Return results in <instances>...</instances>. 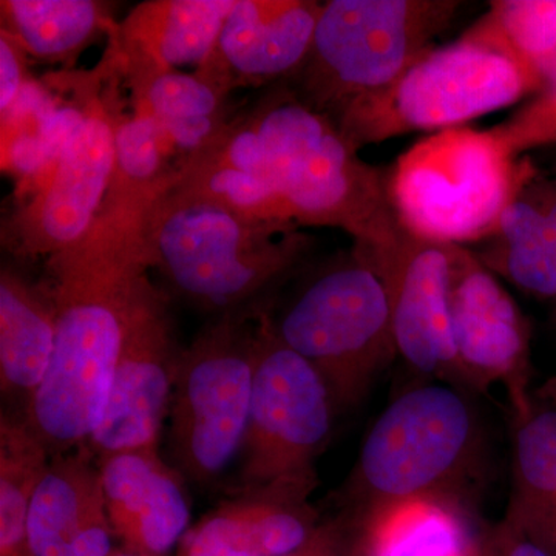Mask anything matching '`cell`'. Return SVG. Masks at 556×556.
<instances>
[{
    "label": "cell",
    "instance_id": "603a6c76",
    "mask_svg": "<svg viewBox=\"0 0 556 556\" xmlns=\"http://www.w3.org/2000/svg\"><path fill=\"white\" fill-rule=\"evenodd\" d=\"M496 277L527 295L556 303V226L519 188L496 232L471 249Z\"/></svg>",
    "mask_w": 556,
    "mask_h": 556
},
{
    "label": "cell",
    "instance_id": "4316f807",
    "mask_svg": "<svg viewBox=\"0 0 556 556\" xmlns=\"http://www.w3.org/2000/svg\"><path fill=\"white\" fill-rule=\"evenodd\" d=\"M174 189L254 222L295 225L273 179L251 172L188 161L179 170Z\"/></svg>",
    "mask_w": 556,
    "mask_h": 556
},
{
    "label": "cell",
    "instance_id": "d4e9b609",
    "mask_svg": "<svg viewBox=\"0 0 556 556\" xmlns=\"http://www.w3.org/2000/svg\"><path fill=\"white\" fill-rule=\"evenodd\" d=\"M179 175L178 160L155 118L141 110L118 108L115 167L102 208H144L169 192Z\"/></svg>",
    "mask_w": 556,
    "mask_h": 556
},
{
    "label": "cell",
    "instance_id": "6da1fadb",
    "mask_svg": "<svg viewBox=\"0 0 556 556\" xmlns=\"http://www.w3.org/2000/svg\"><path fill=\"white\" fill-rule=\"evenodd\" d=\"M149 207L102 208L79 243L49 258L56 339L24 417L51 456L86 445L104 419L131 291L150 269Z\"/></svg>",
    "mask_w": 556,
    "mask_h": 556
},
{
    "label": "cell",
    "instance_id": "d590c367",
    "mask_svg": "<svg viewBox=\"0 0 556 556\" xmlns=\"http://www.w3.org/2000/svg\"><path fill=\"white\" fill-rule=\"evenodd\" d=\"M552 320H554V325H555V328H556V303L554 305V313H552Z\"/></svg>",
    "mask_w": 556,
    "mask_h": 556
},
{
    "label": "cell",
    "instance_id": "f1b7e54d",
    "mask_svg": "<svg viewBox=\"0 0 556 556\" xmlns=\"http://www.w3.org/2000/svg\"><path fill=\"white\" fill-rule=\"evenodd\" d=\"M515 155L556 144V84L544 87L525 108L493 127Z\"/></svg>",
    "mask_w": 556,
    "mask_h": 556
},
{
    "label": "cell",
    "instance_id": "4dcf8cb0",
    "mask_svg": "<svg viewBox=\"0 0 556 556\" xmlns=\"http://www.w3.org/2000/svg\"><path fill=\"white\" fill-rule=\"evenodd\" d=\"M473 556H555L507 517L479 533Z\"/></svg>",
    "mask_w": 556,
    "mask_h": 556
},
{
    "label": "cell",
    "instance_id": "5b68a950",
    "mask_svg": "<svg viewBox=\"0 0 556 556\" xmlns=\"http://www.w3.org/2000/svg\"><path fill=\"white\" fill-rule=\"evenodd\" d=\"M543 80L489 13L447 46L424 53L390 89L348 110L334 124L350 148L468 121L540 93Z\"/></svg>",
    "mask_w": 556,
    "mask_h": 556
},
{
    "label": "cell",
    "instance_id": "4fadbf2b",
    "mask_svg": "<svg viewBox=\"0 0 556 556\" xmlns=\"http://www.w3.org/2000/svg\"><path fill=\"white\" fill-rule=\"evenodd\" d=\"M450 325L463 387L484 394L501 387L515 419L526 416L533 407L529 320L468 248H453Z\"/></svg>",
    "mask_w": 556,
    "mask_h": 556
},
{
    "label": "cell",
    "instance_id": "7402d4cb",
    "mask_svg": "<svg viewBox=\"0 0 556 556\" xmlns=\"http://www.w3.org/2000/svg\"><path fill=\"white\" fill-rule=\"evenodd\" d=\"M228 97L203 73L170 72L131 90V104L156 119L181 170L229 123Z\"/></svg>",
    "mask_w": 556,
    "mask_h": 556
},
{
    "label": "cell",
    "instance_id": "3957f363",
    "mask_svg": "<svg viewBox=\"0 0 556 556\" xmlns=\"http://www.w3.org/2000/svg\"><path fill=\"white\" fill-rule=\"evenodd\" d=\"M266 316L277 338L324 378L338 416L361 405L397 356L386 285L356 244L311 258Z\"/></svg>",
    "mask_w": 556,
    "mask_h": 556
},
{
    "label": "cell",
    "instance_id": "5bb4252c",
    "mask_svg": "<svg viewBox=\"0 0 556 556\" xmlns=\"http://www.w3.org/2000/svg\"><path fill=\"white\" fill-rule=\"evenodd\" d=\"M386 285L397 356L420 375L463 387L450 325L453 248L401 228L380 247L354 243Z\"/></svg>",
    "mask_w": 556,
    "mask_h": 556
},
{
    "label": "cell",
    "instance_id": "52a82bcc",
    "mask_svg": "<svg viewBox=\"0 0 556 556\" xmlns=\"http://www.w3.org/2000/svg\"><path fill=\"white\" fill-rule=\"evenodd\" d=\"M457 0H329L308 56L285 84L332 123L396 84L452 27Z\"/></svg>",
    "mask_w": 556,
    "mask_h": 556
},
{
    "label": "cell",
    "instance_id": "8fae6325",
    "mask_svg": "<svg viewBox=\"0 0 556 556\" xmlns=\"http://www.w3.org/2000/svg\"><path fill=\"white\" fill-rule=\"evenodd\" d=\"M266 309L255 320L251 412L233 490L316 478L338 416L324 378L277 338Z\"/></svg>",
    "mask_w": 556,
    "mask_h": 556
},
{
    "label": "cell",
    "instance_id": "ba28073f",
    "mask_svg": "<svg viewBox=\"0 0 556 556\" xmlns=\"http://www.w3.org/2000/svg\"><path fill=\"white\" fill-rule=\"evenodd\" d=\"M495 129L430 134L388 170L399 226L430 243L467 248L496 232L529 169Z\"/></svg>",
    "mask_w": 556,
    "mask_h": 556
},
{
    "label": "cell",
    "instance_id": "ac0fdd59",
    "mask_svg": "<svg viewBox=\"0 0 556 556\" xmlns=\"http://www.w3.org/2000/svg\"><path fill=\"white\" fill-rule=\"evenodd\" d=\"M236 0H149L109 36L105 53L130 91L185 65H203L217 49Z\"/></svg>",
    "mask_w": 556,
    "mask_h": 556
},
{
    "label": "cell",
    "instance_id": "9a60e30c",
    "mask_svg": "<svg viewBox=\"0 0 556 556\" xmlns=\"http://www.w3.org/2000/svg\"><path fill=\"white\" fill-rule=\"evenodd\" d=\"M316 478L281 479L232 490L195 522L177 556H285L302 546L320 525L309 497Z\"/></svg>",
    "mask_w": 556,
    "mask_h": 556
},
{
    "label": "cell",
    "instance_id": "cb8c5ba5",
    "mask_svg": "<svg viewBox=\"0 0 556 556\" xmlns=\"http://www.w3.org/2000/svg\"><path fill=\"white\" fill-rule=\"evenodd\" d=\"M2 30L28 56L70 64L116 27L108 3L97 0H2Z\"/></svg>",
    "mask_w": 556,
    "mask_h": 556
},
{
    "label": "cell",
    "instance_id": "83f0119b",
    "mask_svg": "<svg viewBox=\"0 0 556 556\" xmlns=\"http://www.w3.org/2000/svg\"><path fill=\"white\" fill-rule=\"evenodd\" d=\"M514 496L518 506L556 507V412L536 407L515 419Z\"/></svg>",
    "mask_w": 556,
    "mask_h": 556
},
{
    "label": "cell",
    "instance_id": "836d02e7",
    "mask_svg": "<svg viewBox=\"0 0 556 556\" xmlns=\"http://www.w3.org/2000/svg\"><path fill=\"white\" fill-rule=\"evenodd\" d=\"M535 396L540 399L541 405L556 412V376L548 378L543 386L538 388Z\"/></svg>",
    "mask_w": 556,
    "mask_h": 556
},
{
    "label": "cell",
    "instance_id": "8992f818",
    "mask_svg": "<svg viewBox=\"0 0 556 556\" xmlns=\"http://www.w3.org/2000/svg\"><path fill=\"white\" fill-rule=\"evenodd\" d=\"M482 464V428L466 394L444 382L416 387L372 424L348 482L346 508L361 515L412 497L464 506Z\"/></svg>",
    "mask_w": 556,
    "mask_h": 556
},
{
    "label": "cell",
    "instance_id": "30bf717a",
    "mask_svg": "<svg viewBox=\"0 0 556 556\" xmlns=\"http://www.w3.org/2000/svg\"><path fill=\"white\" fill-rule=\"evenodd\" d=\"M121 76L108 54L86 73L83 118L42 181L3 225V244L21 258L53 257L93 228L115 167Z\"/></svg>",
    "mask_w": 556,
    "mask_h": 556
},
{
    "label": "cell",
    "instance_id": "f546056e",
    "mask_svg": "<svg viewBox=\"0 0 556 556\" xmlns=\"http://www.w3.org/2000/svg\"><path fill=\"white\" fill-rule=\"evenodd\" d=\"M356 526V515L345 508L336 517L321 519L308 540L285 556H351Z\"/></svg>",
    "mask_w": 556,
    "mask_h": 556
},
{
    "label": "cell",
    "instance_id": "484cf974",
    "mask_svg": "<svg viewBox=\"0 0 556 556\" xmlns=\"http://www.w3.org/2000/svg\"><path fill=\"white\" fill-rule=\"evenodd\" d=\"M51 455L24 415L0 417V556H31L28 511Z\"/></svg>",
    "mask_w": 556,
    "mask_h": 556
},
{
    "label": "cell",
    "instance_id": "7a4b0ae2",
    "mask_svg": "<svg viewBox=\"0 0 556 556\" xmlns=\"http://www.w3.org/2000/svg\"><path fill=\"white\" fill-rule=\"evenodd\" d=\"M144 239L150 269L208 317L268 308L316 244L298 225L254 222L174 188L149 207Z\"/></svg>",
    "mask_w": 556,
    "mask_h": 556
},
{
    "label": "cell",
    "instance_id": "2e32d148",
    "mask_svg": "<svg viewBox=\"0 0 556 556\" xmlns=\"http://www.w3.org/2000/svg\"><path fill=\"white\" fill-rule=\"evenodd\" d=\"M321 2L236 0L217 49L199 72L223 90L285 83L308 56Z\"/></svg>",
    "mask_w": 556,
    "mask_h": 556
},
{
    "label": "cell",
    "instance_id": "e575fe53",
    "mask_svg": "<svg viewBox=\"0 0 556 556\" xmlns=\"http://www.w3.org/2000/svg\"><path fill=\"white\" fill-rule=\"evenodd\" d=\"M112 556H135V555H130V554H126V552H115V554H113Z\"/></svg>",
    "mask_w": 556,
    "mask_h": 556
},
{
    "label": "cell",
    "instance_id": "d6a6232c",
    "mask_svg": "<svg viewBox=\"0 0 556 556\" xmlns=\"http://www.w3.org/2000/svg\"><path fill=\"white\" fill-rule=\"evenodd\" d=\"M506 517L556 556V507L510 504Z\"/></svg>",
    "mask_w": 556,
    "mask_h": 556
},
{
    "label": "cell",
    "instance_id": "1f68e13d",
    "mask_svg": "<svg viewBox=\"0 0 556 556\" xmlns=\"http://www.w3.org/2000/svg\"><path fill=\"white\" fill-rule=\"evenodd\" d=\"M27 58L9 33L0 30V112L7 113L27 87Z\"/></svg>",
    "mask_w": 556,
    "mask_h": 556
},
{
    "label": "cell",
    "instance_id": "e0dca14e",
    "mask_svg": "<svg viewBox=\"0 0 556 556\" xmlns=\"http://www.w3.org/2000/svg\"><path fill=\"white\" fill-rule=\"evenodd\" d=\"M102 490L121 551L167 556L190 529L185 478L160 448L127 450L101 457Z\"/></svg>",
    "mask_w": 556,
    "mask_h": 556
},
{
    "label": "cell",
    "instance_id": "7c38bea8",
    "mask_svg": "<svg viewBox=\"0 0 556 556\" xmlns=\"http://www.w3.org/2000/svg\"><path fill=\"white\" fill-rule=\"evenodd\" d=\"M181 353L167 294L142 274L127 306L108 409L86 444L91 455L160 448Z\"/></svg>",
    "mask_w": 556,
    "mask_h": 556
},
{
    "label": "cell",
    "instance_id": "9c48e42d",
    "mask_svg": "<svg viewBox=\"0 0 556 556\" xmlns=\"http://www.w3.org/2000/svg\"><path fill=\"white\" fill-rule=\"evenodd\" d=\"M263 309L208 317L179 356L167 444L182 478L207 484L239 457L254 383L255 320Z\"/></svg>",
    "mask_w": 556,
    "mask_h": 556
},
{
    "label": "cell",
    "instance_id": "ffe728a7",
    "mask_svg": "<svg viewBox=\"0 0 556 556\" xmlns=\"http://www.w3.org/2000/svg\"><path fill=\"white\" fill-rule=\"evenodd\" d=\"M56 339V305L49 283H36L14 266L0 270V387L3 396L28 402L46 378Z\"/></svg>",
    "mask_w": 556,
    "mask_h": 556
},
{
    "label": "cell",
    "instance_id": "277c9868",
    "mask_svg": "<svg viewBox=\"0 0 556 556\" xmlns=\"http://www.w3.org/2000/svg\"><path fill=\"white\" fill-rule=\"evenodd\" d=\"M248 112L295 225L342 229L365 247L397 236L388 172L358 159L331 119L303 104L285 83L270 86Z\"/></svg>",
    "mask_w": 556,
    "mask_h": 556
},
{
    "label": "cell",
    "instance_id": "d6986e66",
    "mask_svg": "<svg viewBox=\"0 0 556 556\" xmlns=\"http://www.w3.org/2000/svg\"><path fill=\"white\" fill-rule=\"evenodd\" d=\"M110 526L97 457L83 447L51 456L31 500V556H112Z\"/></svg>",
    "mask_w": 556,
    "mask_h": 556
},
{
    "label": "cell",
    "instance_id": "44dd1931",
    "mask_svg": "<svg viewBox=\"0 0 556 556\" xmlns=\"http://www.w3.org/2000/svg\"><path fill=\"white\" fill-rule=\"evenodd\" d=\"M356 521L351 556H473L466 508L442 497L397 501Z\"/></svg>",
    "mask_w": 556,
    "mask_h": 556
}]
</instances>
